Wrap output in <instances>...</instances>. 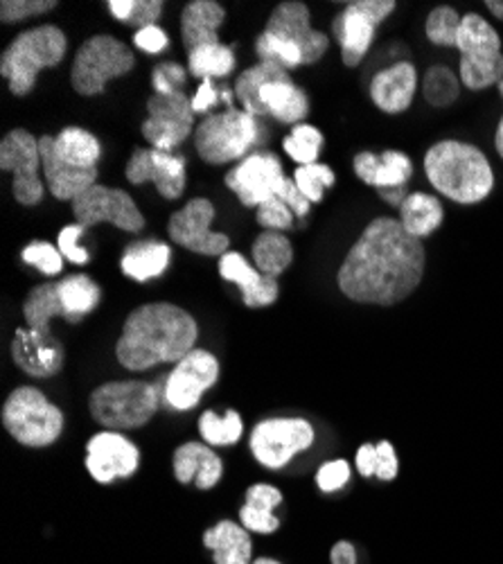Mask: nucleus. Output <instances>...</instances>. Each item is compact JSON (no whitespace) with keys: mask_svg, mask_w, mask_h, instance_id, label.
<instances>
[{"mask_svg":"<svg viewBox=\"0 0 503 564\" xmlns=\"http://www.w3.org/2000/svg\"><path fill=\"white\" fill-rule=\"evenodd\" d=\"M425 267L423 240L408 235L400 219L378 217L348 251L337 282L343 296L354 303L391 307L420 288Z\"/></svg>","mask_w":503,"mask_h":564,"instance_id":"f257e3e1","label":"nucleus"},{"mask_svg":"<svg viewBox=\"0 0 503 564\" xmlns=\"http://www.w3.org/2000/svg\"><path fill=\"white\" fill-rule=\"evenodd\" d=\"M197 337V321L190 312L172 303H150L127 316L116 357L127 370L178 364L195 350Z\"/></svg>","mask_w":503,"mask_h":564,"instance_id":"f03ea898","label":"nucleus"},{"mask_svg":"<svg viewBox=\"0 0 503 564\" xmlns=\"http://www.w3.org/2000/svg\"><path fill=\"white\" fill-rule=\"evenodd\" d=\"M425 174L447 199L474 206L494 187V172L485 154L461 140H442L425 154Z\"/></svg>","mask_w":503,"mask_h":564,"instance_id":"7ed1b4c3","label":"nucleus"},{"mask_svg":"<svg viewBox=\"0 0 503 564\" xmlns=\"http://www.w3.org/2000/svg\"><path fill=\"white\" fill-rule=\"evenodd\" d=\"M68 39L57 25H39L21 32L0 57V75L8 79L17 98L28 96L43 68H57L64 62Z\"/></svg>","mask_w":503,"mask_h":564,"instance_id":"20e7f679","label":"nucleus"},{"mask_svg":"<svg viewBox=\"0 0 503 564\" xmlns=\"http://www.w3.org/2000/svg\"><path fill=\"white\" fill-rule=\"evenodd\" d=\"M158 387L150 382H109L90 393L88 409L109 432L139 430L158 411Z\"/></svg>","mask_w":503,"mask_h":564,"instance_id":"39448f33","label":"nucleus"},{"mask_svg":"<svg viewBox=\"0 0 503 564\" xmlns=\"http://www.w3.org/2000/svg\"><path fill=\"white\" fill-rule=\"evenodd\" d=\"M3 427L25 447H48L64 432V413L39 389L19 387L3 404Z\"/></svg>","mask_w":503,"mask_h":564,"instance_id":"423d86ee","label":"nucleus"},{"mask_svg":"<svg viewBox=\"0 0 503 564\" xmlns=\"http://www.w3.org/2000/svg\"><path fill=\"white\" fill-rule=\"evenodd\" d=\"M456 51L461 53V82L470 90L499 86L503 79L501 36L479 14H466L461 21Z\"/></svg>","mask_w":503,"mask_h":564,"instance_id":"0eeeda50","label":"nucleus"},{"mask_svg":"<svg viewBox=\"0 0 503 564\" xmlns=\"http://www.w3.org/2000/svg\"><path fill=\"white\" fill-rule=\"evenodd\" d=\"M255 116L244 109L228 107L221 113L208 116L195 131V148L210 165H223L244 159L258 140Z\"/></svg>","mask_w":503,"mask_h":564,"instance_id":"6e6552de","label":"nucleus"},{"mask_svg":"<svg viewBox=\"0 0 503 564\" xmlns=\"http://www.w3.org/2000/svg\"><path fill=\"white\" fill-rule=\"evenodd\" d=\"M133 64V53L122 41L100 34L88 39L77 51L70 68V84L79 96H100L109 79L127 75Z\"/></svg>","mask_w":503,"mask_h":564,"instance_id":"1a4fd4ad","label":"nucleus"},{"mask_svg":"<svg viewBox=\"0 0 503 564\" xmlns=\"http://www.w3.org/2000/svg\"><path fill=\"white\" fill-rule=\"evenodd\" d=\"M395 10L393 0H357L332 21L335 39L341 43V57L348 68H354L371 51L378 25Z\"/></svg>","mask_w":503,"mask_h":564,"instance_id":"9d476101","label":"nucleus"},{"mask_svg":"<svg viewBox=\"0 0 503 564\" xmlns=\"http://www.w3.org/2000/svg\"><path fill=\"white\" fill-rule=\"evenodd\" d=\"M314 430L303 417L262 420L251 434V452L269 469L285 467L298 452L309 449Z\"/></svg>","mask_w":503,"mask_h":564,"instance_id":"9b49d317","label":"nucleus"},{"mask_svg":"<svg viewBox=\"0 0 503 564\" xmlns=\"http://www.w3.org/2000/svg\"><path fill=\"white\" fill-rule=\"evenodd\" d=\"M0 167L14 174L12 193L21 206H36L43 199V163L39 140L28 129L10 131L0 143Z\"/></svg>","mask_w":503,"mask_h":564,"instance_id":"f8f14e48","label":"nucleus"},{"mask_svg":"<svg viewBox=\"0 0 503 564\" xmlns=\"http://www.w3.org/2000/svg\"><path fill=\"white\" fill-rule=\"evenodd\" d=\"M73 215L77 224L84 228L96 226L102 221H111L120 230L127 232H141L145 226V217L135 206V202L118 187L107 185H94L88 187L73 202Z\"/></svg>","mask_w":503,"mask_h":564,"instance_id":"ddd939ff","label":"nucleus"},{"mask_svg":"<svg viewBox=\"0 0 503 564\" xmlns=\"http://www.w3.org/2000/svg\"><path fill=\"white\" fill-rule=\"evenodd\" d=\"M215 219V206L208 199H193L170 217V240L178 247L199 256H223L228 253V235L210 230Z\"/></svg>","mask_w":503,"mask_h":564,"instance_id":"4468645a","label":"nucleus"},{"mask_svg":"<svg viewBox=\"0 0 503 564\" xmlns=\"http://www.w3.org/2000/svg\"><path fill=\"white\" fill-rule=\"evenodd\" d=\"M150 118L143 122V135L154 150L170 152L193 133V100L178 90L174 96H154L147 102Z\"/></svg>","mask_w":503,"mask_h":564,"instance_id":"2eb2a0df","label":"nucleus"},{"mask_svg":"<svg viewBox=\"0 0 503 564\" xmlns=\"http://www.w3.org/2000/svg\"><path fill=\"white\" fill-rule=\"evenodd\" d=\"M226 187L238 195L242 206L260 208L264 202L278 195V187L285 181L278 156L258 152L247 156L238 167L226 174Z\"/></svg>","mask_w":503,"mask_h":564,"instance_id":"dca6fc26","label":"nucleus"},{"mask_svg":"<svg viewBox=\"0 0 503 564\" xmlns=\"http://www.w3.org/2000/svg\"><path fill=\"white\" fill-rule=\"evenodd\" d=\"M219 361L208 350H193L183 357L170 372L165 384L167 404L176 411H190L199 404L201 395L217 382Z\"/></svg>","mask_w":503,"mask_h":564,"instance_id":"f3484780","label":"nucleus"},{"mask_svg":"<svg viewBox=\"0 0 503 564\" xmlns=\"http://www.w3.org/2000/svg\"><path fill=\"white\" fill-rule=\"evenodd\" d=\"M264 32L276 34L283 41L294 43L303 53V66L321 62L330 48V39L324 32H316L309 23V8L296 0H287L271 12Z\"/></svg>","mask_w":503,"mask_h":564,"instance_id":"a211bd4d","label":"nucleus"},{"mask_svg":"<svg viewBox=\"0 0 503 564\" xmlns=\"http://www.w3.org/2000/svg\"><path fill=\"white\" fill-rule=\"evenodd\" d=\"M141 465V452L118 432L96 434L86 445V469L98 484L131 477Z\"/></svg>","mask_w":503,"mask_h":564,"instance_id":"6ab92c4d","label":"nucleus"},{"mask_svg":"<svg viewBox=\"0 0 503 564\" xmlns=\"http://www.w3.org/2000/svg\"><path fill=\"white\" fill-rule=\"evenodd\" d=\"M127 181L133 185H143L152 181L156 191L165 199H178L186 191V159L172 156L161 150H133L127 163Z\"/></svg>","mask_w":503,"mask_h":564,"instance_id":"aec40b11","label":"nucleus"},{"mask_svg":"<svg viewBox=\"0 0 503 564\" xmlns=\"http://www.w3.org/2000/svg\"><path fill=\"white\" fill-rule=\"evenodd\" d=\"M14 364L39 380H48L64 368L66 350L55 335H41L30 327H19L12 341Z\"/></svg>","mask_w":503,"mask_h":564,"instance_id":"412c9836","label":"nucleus"},{"mask_svg":"<svg viewBox=\"0 0 503 564\" xmlns=\"http://www.w3.org/2000/svg\"><path fill=\"white\" fill-rule=\"evenodd\" d=\"M41 150V163H43V176L51 187V195L59 202H75L88 187H94L98 181V167H75L68 161L62 159L57 152L55 138L43 135L39 138Z\"/></svg>","mask_w":503,"mask_h":564,"instance_id":"4be33fe9","label":"nucleus"},{"mask_svg":"<svg viewBox=\"0 0 503 564\" xmlns=\"http://www.w3.org/2000/svg\"><path fill=\"white\" fill-rule=\"evenodd\" d=\"M219 273L223 280L236 282L242 290V299L249 307H266L278 301V280L260 273L244 260L242 253H223L219 260Z\"/></svg>","mask_w":503,"mask_h":564,"instance_id":"5701e85b","label":"nucleus"},{"mask_svg":"<svg viewBox=\"0 0 503 564\" xmlns=\"http://www.w3.org/2000/svg\"><path fill=\"white\" fill-rule=\"evenodd\" d=\"M418 90V73L416 66L408 62H400L382 73H378L371 82V98L378 109L384 113L397 116L414 105Z\"/></svg>","mask_w":503,"mask_h":564,"instance_id":"b1692460","label":"nucleus"},{"mask_svg":"<svg viewBox=\"0 0 503 564\" xmlns=\"http://www.w3.org/2000/svg\"><path fill=\"white\" fill-rule=\"evenodd\" d=\"M174 465V477L178 484H193L199 490H210L221 479V458L201 443H186L174 452L172 458Z\"/></svg>","mask_w":503,"mask_h":564,"instance_id":"393cba45","label":"nucleus"},{"mask_svg":"<svg viewBox=\"0 0 503 564\" xmlns=\"http://www.w3.org/2000/svg\"><path fill=\"white\" fill-rule=\"evenodd\" d=\"M226 19V12L215 0H195L188 3L181 14V34L186 53L193 55L206 45H219V28Z\"/></svg>","mask_w":503,"mask_h":564,"instance_id":"a878e982","label":"nucleus"},{"mask_svg":"<svg viewBox=\"0 0 503 564\" xmlns=\"http://www.w3.org/2000/svg\"><path fill=\"white\" fill-rule=\"evenodd\" d=\"M354 174L378 191L382 187H404L406 181L414 176V163L397 150H389L382 156L373 152H361L354 156Z\"/></svg>","mask_w":503,"mask_h":564,"instance_id":"bb28decb","label":"nucleus"},{"mask_svg":"<svg viewBox=\"0 0 503 564\" xmlns=\"http://www.w3.org/2000/svg\"><path fill=\"white\" fill-rule=\"evenodd\" d=\"M206 549L212 551L215 564H253V542L244 527L233 522H219L204 533Z\"/></svg>","mask_w":503,"mask_h":564,"instance_id":"cd10ccee","label":"nucleus"},{"mask_svg":"<svg viewBox=\"0 0 503 564\" xmlns=\"http://www.w3.org/2000/svg\"><path fill=\"white\" fill-rule=\"evenodd\" d=\"M283 503V495L278 488L266 486V484H258L251 486L247 490V503L240 510V520L242 527L247 531H255V533H276L281 529V520L273 517V508Z\"/></svg>","mask_w":503,"mask_h":564,"instance_id":"c85d7f7f","label":"nucleus"},{"mask_svg":"<svg viewBox=\"0 0 503 564\" xmlns=\"http://www.w3.org/2000/svg\"><path fill=\"white\" fill-rule=\"evenodd\" d=\"M23 316L30 330H36L41 335H53V318L68 321V312L59 296V282H43V285H36L25 299Z\"/></svg>","mask_w":503,"mask_h":564,"instance_id":"c756f323","label":"nucleus"},{"mask_svg":"<svg viewBox=\"0 0 503 564\" xmlns=\"http://www.w3.org/2000/svg\"><path fill=\"white\" fill-rule=\"evenodd\" d=\"M260 100L266 109V116H273L285 124L300 122L309 111L307 96L294 84V79L266 84L260 93Z\"/></svg>","mask_w":503,"mask_h":564,"instance_id":"7c9ffc66","label":"nucleus"},{"mask_svg":"<svg viewBox=\"0 0 503 564\" xmlns=\"http://www.w3.org/2000/svg\"><path fill=\"white\" fill-rule=\"evenodd\" d=\"M445 219L442 204L434 195L414 193L408 195L406 202L400 206V224L408 235H414L418 240L429 238L434 230L440 228Z\"/></svg>","mask_w":503,"mask_h":564,"instance_id":"2f4dec72","label":"nucleus"},{"mask_svg":"<svg viewBox=\"0 0 503 564\" xmlns=\"http://www.w3.org/2000/svg\"><path fill=\"white\" fill-rule=\"evenodd\" d=\"M289 73L287 68L273 64V62H260L258 66L244 70L238 79H236V96L240 98L242 107L247 113L251 116H266V109L260 100V93L266 84L271 82H289Z\"/></svg>","mask_w":503,"mask_h":564,"instance_id":"473e14b6","label":"nucleus"},{"mask_svg":"<svg viewBox=\"0 0 503 564\" xmlns=\"http://www.w3.org/2000/svg\"><path fill=\"white\" fill-rule=\"evenodd\" d=\"M170 247L156 240H147L141 245H131L122 260L120 267L124 271V275H129L131 280H139V282H147L156 275H161L167 264H170Z\"/></svg>","mask_w":503,"mask_h":564,"instance_id":"72a5a7b5","label":"nucleus"},{"mask_svg":"<svg viewBox=\"0 0 503 564\" xmlns=\"http://www.w3.org/2000/svg\"><path fill=\"white\" fill-rule=\"evenodd\" d=\"M253 260L255 269L264 275L278 278L285 273L294 260V249L292 242L285 238V235L276 230H264L258 235V240L253 242Z\"/></svg>","mask_w":503,"mask_h":564,"instance_id":"f704fd0d","label":"nucleus"},{"mask_svg":"<svg viewBox=\"0 0 503 564\" xmlns=\"http://www.w3.org/2000/svg\"><path fill=\"white\" fill-rule=\"evenodd\" d=\"M59 296L68 312V323H79L100 305L102 290L88 275L77 273L59 280Z\"/></svg>","mask_w":503,"mask_h":564,"instance_id":"c9c22d12","label":"nucleus"},{"mask_svg":"<svg viewBox=\"0 0 503 564\" xmlns=\"http://www.w3.org/2000/svg\"><path fill=\"white\" fill-rule=\"evenodd\" d=\"M55 145H57V152L62 154V159L68 161L70 165L84 167V170L98 167V161L102 154L100 140L94 133H88L86 129H79V127L64 129L55 138Z\"/></svg>","mask_w":503,"mask_h":564,"instance_id":"e433bc0d","label":"nucleus"},{"mask_svg":"<svg viewBox=\"0 0 503 564\" xmlns=\"http://www.w3.org/2000/svg\"><path fill=\"white\" fill-rule=\"evenodd\" d=\"M244 422L238 411H226L223 417H219L212 411L201 413L199 417V434L201 438L212 447H228L236 445L242 438Z\"/></svg>","mask_w":503,"mask_h":564,"instance_id":"4c0bfd02","label":"nucleus"},{"mask_svg":"<svg viewBox=\"0 0 503 564\" xmlns=\"http://www.w3.org/2000/svg\"><path fill=\"white\" fill-rule=\"evenodd\" d=\"M190 62V73L201 79H215V77H226L231 75L236 68V55L228 45H206V48H199L197 53L188 55Z\"/></svg>","mask_w":503,"mask_h":564,"instance_id":"58836bf2","label":"nucleus"},{"mask_svg":"<svg viewBox=\"0 0 503 564\" xmlns=\"http://www.w3.org/2000/svg\"><path fill=\"white\" fill-rule=\"evenodd\" d=\"M459 93H461L459 77H456L449 68L431 66L427 70L423 79V96L431 107L436 109L451 107L456 100H459Z\"/></svg>","mask_w":503,"mask_h":564,"instance_id":"ea45409f","label":"nucleus"},{"mask_svg":"<svg viewBox=\"0 0 503 564\" xmlns=\"http://www.w3.org/2000/svg\"><path fill=\"white\" fill-rule=\"evenodd\" d=\"M107 8L118 21L141 30L152 28L163 14L161 0H109Z\"/></svg>","mask_w":503,"mask_h":564,"instance_id":"a19ab883","label":"nucleus"},{"mask_svg":"<svg viewBox=\"0 0 503 564\" xmlns=\"http://www.w3.org/2000/svg\"><path fill=\"white\" fill-rule=\"evenodd\" d=\"M324 148V133L311 124H296L292 129V135L283 140V150L294 159L300 167L314 165L318 159V152Z\"/></svg>","mask_w":503,"mask_h":564,"instance_id":"79ce46f5","label":"nucleus"},{"mask_svg":"<svg viewBox=\"0 0 503 564\" xmlns=\"http://www.w3.org/2000/svg\"><path fill=\"white\" fill-rule=\"evenodd\" d=\"M461 21H463V17L453 8L440 6V8L431 10L427 17V23H425L427 39L431 43L440 45V48H456V36H459Z\"/></svg>","mask_w":503,"mask_h":564,"instance_id":"37998d69","label":"nucleus"},{"mask_svg":"<svg viewBox=\"0 0 503 564\" xmlns=\"http://www.w3.org/2000/svg\"><path fill=\"white\" fill-rule=\"evenodd\" d=\"M255 53L260 62H273L283 68H296L303 64V53L296 48L294 43L278 39L271 32H262L255 41Z\"/></svg>","mask_w":503,"mask_h":564,"instance_id":"c03bdc74","label":"nucleus"},{"mask_svg":"<svg viewBox=\"0 0 503 564\" xmlns=\"http://www.w3.org/2000/svg\"><path fill=\"white\" fill-rule=\"evenodd\" d=\"M298 191L303 193V197L309 204H318L324 199V191L330 185H335V172L330 170V165L324 163H314V165H303L296 170L294 176Z\"/></svg>","mask_w":503,"mask_h":564,"instance_id":"a18cd8bd","label":"nucleus"},{"mask_svg":"<svg viewBox=\"0 0 503 564\" xmlns=\"http://www.w3.org/2000/svg\"><path fill=\"white\" fill-rule=\"evenodd\" d=\"M25 264L36 267L45 275H57L64 269V256L48 242H32L21 253Z\"/></svg>","mask_w":503,"mask_h":564,"instance_id":"49530a36","label":"nucleus"},{"mask_svg":"<svg viewBox=\"0 0 503 564\" xmlns=\"http://www.w3.org/2000/svg\"><path fill=\"white\" fill-rule=\"evenodd\" d=\"M55 0H3L0 3V21L3 23H19L39 14L55 10Z\"/></svg>","mask_w":503,"mask_h":564,"instance_id":"de8ad7c7","label":"nucleus"},{"mask_svg":"<svg viewBox=\"0 0 503 564\" xmlns=\"http://www.w3.org/2000/svg\"><path fill=\"white\" fill-rule=\"evenodd\" d=\"M258 224L269 228V230H285L294 226L292 219V208L281 199V197H271L258 208Z\"/></svg>","mask_w":503,"mask_h":564,"instance_id":"09e8293b","label":"nucleus"},{"mask_svg":"<svg viewBox=\"0 0 503 564\" xmlns=\"http://www.w3.org/2000/svg\"><path fill=\"white\" fill-rule=\"evenodd\" d=\"M152 86L156 96H174L186 86V70L178 64H161L152 73Z\"/></svg>","mask_w":503,"mask_h":564,"instance_id":"8fccbe9b","label":"nucleus"},{"mask_svg":"<svg viewBox=\"0 0 503 564\" xmlns=\"http://www.w3.org/2000/svg\"><path fill=\"white\" fill-rule=\"evenodd\" d=\"M350 479V465L346 460H332L326 463L321 469L316 473V486L324 492H337L341 490Z\"/></svg>","mask_w":503,"mask_h":564,"instance_id":"3c124183","label":"nucleus"},{"mask_svg":"<svg viewBox=\"0 0 503 564\" xmlns=\"http://www.w3.org/2000/svg\"><path fill=\"white\" fill-rule=\"evenodd\" d=\"M84 230H86V228H84L81 224H70V226L62 228V232H59V240H57L59 251H62V256L68 258L73 264H86V262H90L88 251L77 245Z\"/></svg>","mask_w":503,"mask_h":564,"instance_id":"603ef678","label":"nucleus"},{"mask_svg":"<svg viewBox=\"0 0 503 564\" xmlns=\"http://www.w3.org/2000/svg\"><path fill=\"white\" fill-rule=\"evenodd\" d=\"M378 452V465H375V475L382 481H393L397 477V454L395 447L389 441H382L375 445Z\"/></svg>","mask_w":503,"mask_h":564,"instance_id":"864d4df0","label":"nucleus"},{"mask_svg":"<svg viewBox=\"0 0 503 564\" xmlns=\"http://www.w3.org/2000/svg\"><path fill=\"white\" fill-rule=\"evenodd\" d=\"M133 43L139 45L141 51L150 53V55H158V53H163V51L167 48L170 41H167V34H165L161 28L152 25V28H145V30L135 32Z\"/></svg>","mask_w":503,"mask_h":564,"instance_id":"5fc2aeb1","label":"nucleus"},{"mask_svg":"<svg viewBox=\"0 0 503 564\" xmlns=\"http://www.w3.org/2000/svg\"><path fill=\"white\" fill-rule=\"evenodd\" d=\"M276 197H281L289 208H292V213H296L300 219L303 217H307V213H309V202L303 197V193L298 191V185H296V181H292V178H287L285 176V181L281 183V187H278V195Z\"/></svg>","mask_w":503,"mask_h":564,"instance_id":"6e6d98bb","label":"nucleus"},{"mask_svg":"<svg viewBox=\"0 0 503 564\" xmlns=\"http://www.w3.org/2000/svg\"><path fill=\"white\" fill-rule=\"evenodd\" d=\"M190 100H193V111H195V113H204V111L217 107L219 96H217V88H215L212 79H204L201 86H199V90L195 93V96H193Z\"/></svg>","mask_w":503,"mask_h":564,"instance_id":"4d7b16f0","label":"nucleus"},{"mask_svg":"<svg viewBox=\"0 0 503 564\" xmlns=\"http://www.w3.org/2000/svg\"><path fill=\"white\" fill-rule=\"evenodd\" d=\"M375 465H378L375 445H371V443L361 445L359 452H357V469L361 473V477H373L375 475Z\"/></svg>","mask_w":503,"mask_h":564,"instance_id":"13d9d810","label":"nucleus"},{"mask_svg":"<svg viewBox=\"0 0 503 564\" xmlns=\"http://www.w3.org/2000/svg\"><path fill=\"white\" fill-rule=\"evenodd\" d=\"M332 564H357V551L350 542H337L332 546Z\"/></svg>","mask_w":503,"mask_h":564,"instance_id":"bf43d9fd","label":"nucleus"},{"mask_svg":"<svg viewBox=\"0 0 503 564\" xmlns=\"http://www.w3.org/2000/svg\"><path fill=\"white\" fill-rule=\"evenodd\" d=\"M380 193V197L384 199V202H389V204H393V206H402L404 202H406V191L404 187H382V191H378Z\"/></svg>","mask_w":503,"mask_h":564,"instance_id":"052dcab7","label":"nucleus"},{"mask_svg":"<svg viewBox=\"0 0 503 564\" xmlns=\"http://www.w3.org/2000/svg\"><path fill=\"white\" fill-rule=\"evenodd\" d=\"M485 8H488L499 21H503V0H485Z\"/></svg>","mask_w":503,"mask_h":564,"instance_id":"680f3d73","label":"nucleus"},{"mask_svg":"<svg viewBox=\"0 0 503 564\" xmlns=\"http://www.w3.org/2000/svg\"><path fill=\"white\" fill-rule=\"evenodd\" d=\"M494 148L499 152V156L503 159V116H501V122L496 127V135H494Z\"/></svg>","mask_w":503,"mask_h":564,"instance_id":"e2e57ef3","label":"nucleus"},{"mask_svg":"<svg viewBox=\"0 0 503 564\" xmlns=\"http://www.w3.org/2000/svg\"><path fill=\"white\" fill-rule=\"evenodd\" d=\"M253 564H281V562H276V560H269V557H260V560H255Z\"/></svg>","mask_w":503,"mask_h":564,"instance_id":"0e129e2a","label":"nucleus"},{"mask_svg":"<svg viewBox=\"0 0 503 564\" xmlns=\"http://www.w3.org/2000/svg\"><path fill=\"white\" fill-rule=\"evenodd\" d=\"M499 96H501V98H503V79H501V82H499Z\"/></svg>","mask_w":503,"mask_h":564,"instance_id":"69168bd1","label":"nucleus"}]
</instances>
